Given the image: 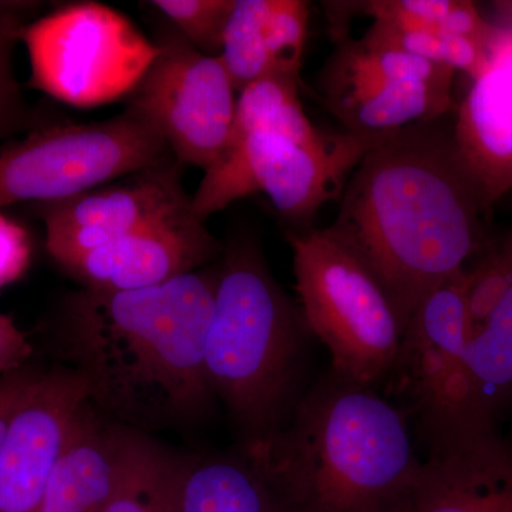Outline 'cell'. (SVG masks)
<instances>
[{"mask_svg":"<svg viewBox=\"0 0 512 512\" xmlns=\"http://www.w3.org/2000/svg\"><path fill=\"white\" fill-rule=\"evenodd\" d=\"M450 114L373 147L329 227L375 274L403 332L420 302L463 271L484 242L490 208L461 158Z\"/></svg>","mask_w":512,"mask_h":512,"instance_id":"1","label":"cell"},{"mask_svg":"<svg viewBox=\"0 0 512 512\" xmlns=\"http://www.w3.org/2000/svg\"><path fill=\"white\" fill-rule=\"evenodd\" d=\"M214 284L191 272L153 288L67 296L60 345L107 419L146 433L204 416L215 399L204 362Z\"/></svg>","mask_w":512,"mask_h":512,"instance_id":"2","label":"cell"},{"mask_svg":"<svg viewBox=\"0 0 512 512\" xmlns=\"http://www.w3.org/2000/svg\"><path fill=\"white\" fill-rule=\"evenodd\" d=\"M245 448L296 512H399L423 464L404 414L333 370L271 440Z\"/></svg>","mask_w":512,"mask_h":512,"instance_id":"3","label":"cell"},{"mask_svg":"<svg viewBox=\"0 0 512 512\" xmlns=\"http://www.w3.org/2000/svg\"><path fill=\"white\" fill-rule=\"evenodd\" d=\"M215 276L204 342L212 393L252 447L271 440L302 399L308 336L288 295L251 242H237Z\"/></svg>","mask_w":512,"mask_h":512,"instance_id":"4","label":"cell"},{"mask_svg":"<svg viewBox=\"0 0 512 512\" xmlns=\"http://www.w3.org/2000/svg\"><path fill=\"white\" fill-rule=\"evenodd\" d=\"M302 318L336 375L375 387L393 375L402 323L369 266L332 229L288 232Z\"/></svg>","mask_w":512,"mask_h":512,"instance_id":"5","label":"cell"},{"mask_svg":"<svg viewBox=\"0 0 512 512\" xmlns=\"http://www.w3.org/2000/svg\"><path fill=\"white\" fill-rule=\"evenodd\" d=\"M390 136V134H389ZM387 136L322 131L298 140L259 130L232 141L192 195V215L204 222L229 204L264 192L282 217L309 221L326 202L342 197L350 175Z\"/></svg>","mask_w":512,"mask_h":512,"instance_id":"6","label":"cell"},{"mask_svg":"<svg viewBox=\"0 0 512 512\" xmlns=\"http://www.w3.org/2000/svg\"><path fill=\"white\" fill-rule=\"evenodd\" d=\"M173 157L157 128L128 106L97 123H45L0 146V210L66 200Z\"/></svg>","mask_w":512,"mask_h":512,"instance_id":"7","label":"cell"},{"mask_svg":"<svg viewBox=\"0 0 512 512\" xmlns=\"http://www.w3.org/2000/svg\"><path fill=\"white\" fill-rule=\"evenodd\" d=\"M22 42L30 86L77 109L130 96L158 52L126 16L97 2L69 3L28 23Z\"/></svg>","mask_w":512,"mask_h":512,"instance_id":"8","label":"cell"},{"mask_svg":"<svg viewBox=\"0 0 512 512\" xmlns=\"http://www.w3.org/2000/svg\"><path fill=\"white\" fill-rule=\"evenodd\" d=\"M320 70V101L348 133L389 136L453 111V70L363 36L336 40Z\"/></svg>","mask_w":512,"mask_h":512,"instance_id":"9","label":"cell"},{"mask_svg":"<svg viewBox=\"0 0 512 512\" xmlns=\"http://www.w3.org/2000/svg\"><path fill=\"white\" fill-rule=\"evenodd\" d=\"M128 107L150 121L180 164L205 171L227 147L234 124V84L220 56L195 49L177 30L165 32Z\"/></svg>","mask_w":512,"mask_h":512,"instance_id":"10","label":"cell"},{"mask_svg":"<svg viewBox=\"0 0 512 512\" xmlns=\"http://www.w3.org/2000/svg\"><path fill=\"white\" fill-rule=\"evenodd\" d=\"M175 158L131 174L126 183L100 185L66 200L36 204L46 249L59 265L138 229L192 215Z\"/></svg>","mask_w":512,"mask_h":512,"instance_id":"11","label":"cell"},{"mask_svg":"<svg viewBox=\"0 0 512 512\" xmlns=\"http://www.w3.org/2000/svg\"><path fill=\"white\" fill-rule=\"evenodd\" d=\"M83 380L64 369L37 375L0 448V512H37L84 406Z\"/></svg>","mask_w":512,"mask_h":512,"instance_id":"12","label":"cell"},{"mask_svg":"<svg viewBox=\"0 0 512 512\" xmlns=\"http://www.w3.org/2000/svg\"><path fill=\"white\" fill-rule=\"evenodd\" d=\"M507 412H512V288L471 333L453 372L417 420L430 446L454 434L498 431Z\"/></svg>","mask_w":512,"mask_h":512,"instance_id":"13","label":"cell"},{"mask_svg":"<svg viewBox=\"0 0 512 512\" xmlns=\"http://www.w3.org/2000/svg\"><path fill=\"white\" fill-rule=\"evenodd\" d=\"M498 9L483 69L454 109L458 150L488 208L512 190V2Z\"/></svg>","mask_w":512,"mask_h":512,"instance_id":"14","label":"cell"},{"mask_svg":"<svg viewBox=\"0 0 512 512\" xmlns=\"http://www.w3.org/2000/svg\"><path fill=\"white\" fill-rule=\"evenodd\" d=\"M220 252L217 238L190 215L138 229L60 266L84 289L127 292L191 274Z\"/></svg>","mask_w":512,"mask_h":512,"instance_id":"15","label":"cell"},{"mask_svg":"<svg viewBox=\"0 0 512 512\" xmlns=\"http://www.w3.org/2000/svg\"><path fill=\"white\" fill-rule=\"evenodd\" d=\"M399 512H512V444L498 431L431 444Z\"/></svg>","mask_w":512,"mask_h":512,"instance_id":"16","label":"cell"},{"mask_svg":"<svg viewBox=\"0 0 512 512\" xmlns=\"http://www.w3.org/2000/svg\"><path fill=\"white\" fill-rule=\"evenodd\" d=\"M470 333L464 268L420 302L403 332L392 376L409 393L416 414L440 392Z\"/></svg>","mask_w":512,"mask_h":512,"instance_id":"17","label":"cell"},{"mask_svg":"<svg viewBox=\"0 0 512 512\" xmlns=\"http://www.w3.org/2000/svg\"><path fill=\"white\" fill-rule=\"evenodd\" d=\"M308 23L303 0H234L220 59L235 92L265 77L299 79Z\"/></svg>","mask_w":512,"mask_h":512,"instance_id":"18","label":"cell"},{"mask_svg":"<svg viewBox=\"0 0 512 512\" xmlns=\"http://www.w3.org/2000/svg\"><path fill=\"white\" fill-rule=\"evenodd\" d=\"M133 429L87 403L37 512H101L119 481Z\"/></svg>","mask_w":512,"mask_h":512,"instance_id":"19","label":"cell"},{"mask_svg":"<svg viewBox=\"0 0 512 512\" xmlns=\"http://www.w3.org/2000/svg\"><path fill=\"white\" fill-rule=\"evenodd\" d=\"M177 512H296L264 463L248 448L184 457Z\"/></svg>","mask_w":512,"mask_h":512,"instance_id":"20","label":"cell"},{"mask_svg":"<svg viewBox=\"0 0 512 512\" xmlns=\"http://www.w3.org/2000/svg\"><path fill=\"white\" fill-rule=\"evenodd\" d=\"M184 457L133 430L119 481L101 512H177Z\"/></svg>","mask_w":512,"mask_h":512,"instance_id":"21","label":"cell"},{"mask_svg":"<svg viewBox=\"0 0 512 512\" xmlns=\"http://www.w3.org/2000/svg\"><path fill=\"white\" fill-rule=\"evenodd\" d=\"M259 130L275 131L298 140H313L322 134L303 110L299 79L265 77L238 93L228 144Z\"/></svg>","mask_w":512,"mask_h":512,"instance_id":"22","label":"cell"},{"mask_svg":"<svg viewBox=\"0 0 512 512\" xmlns=\"http://www.w3.org/2000/svg\"><path fill=\"white\" fill-rule=\"evenodd\" d=\"M373 25L393 30H416L433 35H457L487 39L491 22L474 3L461 0H373L359 3Z\"/></svg>","mask_w":512,"mask_h":512,"instance_id":"23","label":"cell"},{"mask_svg":"<svg viewBox=\"0 0 512 512\" xmlns=\"http://www.w3.org/2000/svg\"><path fill=\"white\" fill-rule=\"evenodd\" d=\"M26 23L22 6L0 3V138L29 133L42 126L22 93L15 72V52Z\"/></svg>","mask_w":512,"mask_h":512,"instance_id":"24","label":"cell"},{"mask_svg":"<svg viewBox=\"0 0 512 512\" xmlns=\"http://www.w3.org/2000/svg\"><path fill=\"white\" fill-rule=\"evenodd\" d=\"M151 5L161 10L195 49L220 56L234 0H154Z\"/></svg>","mask_w":512,"mask_h":512,"instance_id":"25","label":"cell"},{"mask_svg":"<svg viewBox=\"0 0 512 512\" xmlns=\"http://www.w3.org/2000/svg\"><path fill=\"white\" fill-rule=\"evenodd\" d=\"M467 305L471 333L490 318L512 288V235L467 269ZM470 333V335H471Z\"/></svg>","mask_w":512,"mask_h":512,"instance_id":"26","label":"cell"},{"mask_svg":"<svg viewBox=\"0 0 512 512\" xmlns=\"http://www.w3.org/2000/svg\"><path fill=\"white\" fill-rule=\"evenodd\" d=\"M32 256L28 231L0 212V289L25 274Z\"/></svg>","mask_w":512,"mask_h":512,"instance_id":"27","label":"cell"},{"mask_svg":"<svg viewBox=\"0 0 512 512\" xmlns=\"http://www.w3.org/2000/svg\"><path fill=\"white\" fill-rule=\"evenodd\" d=\"M37 375L39 373L30 372L22 367V369L0 377V448L8 434L13 417L18 412L20 404L25 400Z\"/></svg>","mask_w":512,"mask_h":512,"instance_id":"28","label":"cell"},{"mask_svg":"<svg viewBox=\"0 0 512 512\" xmlns=\"http://www.w3.org/2000/svg\"><path fill=\"white\" fill-rule=\"evenodd\" d=\"M32 353L28 338L8 315L0 313V377L25 367Z\"/></svg>","mask_w":512,"mask_h":512,"instance_id":"29","label":"cell"}]
</instances>
